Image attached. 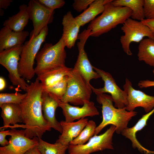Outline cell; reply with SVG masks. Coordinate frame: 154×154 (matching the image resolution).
<instances>
[{"instance_id": "25", "label": "cell", "mask_w": 154, "mask_h": 154, "mask_svg": "<svg viewBox=\"0 0 154 154\" xmlns=\"http://www.w3.org/2000/svg\"><path fill=\"white\" fill-rule=\"evenodd\" d=\"M137 57L139 60L154 67V39L149 38L143 39L138 47Z\"/></svg>"}, {"instance_id": "36", "label": "cell", "mask_w": 154, "mask_h": 154, "mask_svg": "<svg viewBox=\"0 0 154 154\" xmlns=\"http://www.w3.org/2000/svg\"><path fill=\"white\" fill-rule=\"evenodd\" d=\"M141 21L149 28L154 36V19H144Z\"/></svg>"}, {"instance_id": "23", "label": "cell", "mask_w": 154, "mask_h": 154, "mask_svg": "<svg viewBox=\"0 0 154 154\" xmlns=\"http://www.w3.org/2000/svg\"><path fill=\"white\" fill-rule=\"evenodd\" d=\"M73 68L66 66L54 68L37 76L43 89L51 86L68 75Z\"/></svg>"}, {"instance_id": "41", "label": "cell", "mask_w": 154, "mask_h": 154, "mask_svg": "<svg viewBox=\"0 0 154 154\" xmlns=\"http://www.w3.org/2000/svg\"><path fill=\"white\" fill-rule=\"evenodd\" d=\"M153 76H154V68L153 69Z\"/></svg>"}, {"instance_id": "16", "label": "cell", "mask_w": 154, "mask_h": 154, "mask_svg": "<svg viewBox=\"0 0 154 154\" xmlns=\"http://www.w3.org/2000/svg\"><path fill=\"white\" fill-rule=\"evenodd\" d=\"M42 99V109L44 119L51 128L62 133V129L60 123L55 116V112L59 107L60 100L43 90Z\"/></svg>"}, {"instance_id": "37", "label": "cell", "mask_w": 154, "mask_h": 154, "mask_svg": "<svg viewBox=\"0 0 154 154\" xmlns=\"http://www.w3.org/2000/svg\"><path fill=\"white\" fill-rule=\"evenodd\" d=\"M13 1L12 0H0V9H7Z\"/></svg>"}, {"instance_id": "32", "label": "cell", "mask_w": 154, "mask_h": 154, "mask_svg": "<svg viewBox=\"0 0 154 154\" xmlns=\"http://www.w3.org/2000/svg\"><path fill=\"white\" fill-rule=\"evenodd\" d=\"M146 19H154V0H144L143 6Z\"/></svg>"}, {"instance_id": "14", "label": "cell", "mask_w": 154, "mask_h": 154, "mask_svg": "<svg viewBox=\"0 0 154 154\" xmlns=\"http://www.w3.org/2000/svg\"><path fill=\"white\" fill-rule=\"evenodd\" d=\"M123 89L127 94V104L125 107L127 110L134 111L136 108L141 107L148 113L154 108V96L134 89L131 82L127 78Z\"/></svg>"}, {"instance_id": "17", "label": "cell", "mask_w": 154, "mask_h": 154, "mask_svg": "<svg viewBox=\"0 0 154 154\" xmlns=\"http://www.w3.org/2000/svg\"><path fill=\"white\" fill-rule=\"evenodd\" d=\"M87 118H83L76 122H60L62 131L56 142L69 146L70 142L76 137L85 127L88 122Z\"/></svg>"}, {"instance_id": "40", "label": "cell", "mask_w": 154, "mask_h": 154, "mask_svg": "<svg viewBox=\"0 0 154 154\" xmlns=\"http://www.w3.org/2000/svg\"><path fill=\"white\" fill-rule=\"evenodd\" d=\"M1 9V10L0 9V15L1 16H2L4 14V11L2 9Z\"/></svg>"}, {"instance_id": "24", "label": "cell", "mask_w": 154, "mask_h": 154, "mask_svg": "<svg viewBox=\"0 0 154 154\" xmlns=\"http://www.w3.org/2000/svg\"><path fill=\"white\" fill-rule=\"evenodd\" d=\"M27 8V5L25 4L20 5L18 12L5 20L3 23V26L15 31H23L29 19Z\"/></svg>"}, {"instance_id": "13", "label": "cell", "mask_w": 154, "mask_h": 154, "mask_svg": "<svg viewBox=\"0 0 154 154\" xmlns=\"http://www.w3.org/2000/svg\"><path fill=\"white\" fill-rule=\"evenodd\" d=\"M27 10L29 19L33 23V31L35 36L38 35L53 20L54 11L48 8L38 0H30L27 5Z\"/></svg>"}, {"instance_id": "15", "label": "cell", "mask_w": 154, "mask_h": 154, "mask_svg": "<svg viewBox=\"0 0 154 154\" xmlns=\"http://www.w3.org/2000/svg\"><path fill=\"white\" fill-rule=\"evenodd\" d=\"M59 107L62 110L65 121L68 122H72L75 120H79L86 117H93L99 114L94 102L92 101L86 102L82 107H80L72 106L68 103L63 102L60 100Z\"/></svg>"}, {"instance_id": "35", "label": "cell", "mask_w": 154, "mask_h": 154, "mask_svg": "<svg viewBox=\"0 0 154 154\" xmlns=\"http://www.w3.org/2000/svg\"><path fill=\"white\" fill-rule=\"evenodd\" d=\"M138 86L141 88L154 86V81L149 80H141L138 82Z\"/></svg>"}, {"instance_id": "6", "label": "cell", "mask_w": 154, "mask_h": 154, "mask_svg": "<svg viewBox=\"0 0 154 154\" xmlns=\"http://www.w3.org/2000/svg\"><path fill=\"white\" fill-rule=\"evenodd\" d=\"M68 76L66 91L60 101L75 105H83L90 101L92 86L73 68Z\"/></svg>"}, {"instance_id": "30", "label": "cell", "mask_w": 154, "mask_h": 154, "mask_svg": "<svg viewBox=\"0 0 154 154\" xmlns=\"http://www.w3.org/2000/svg\"><path fill=\"white\" fill-rule=\"evenodd\" d=\"M27 93L22 94L16 92L15 93H1L0 105L11 103L20 104L26 97Z\"/></svg>"}, {"instance_id": "31", "label": "cell", "mask_w": 154, "mask_h": 154, "mask_svg": "<svg viewBox=\"0 0 154 154\" xmlns=\"http://www.w3.org/2000/svg\"><path fill=\"white\" fill-rule=\"evenodd\" d=\"M38 1L49 9L54 11L62 7L65 2L63 0H38Z\"/></svg>"}, {"instance_id": "22", "label": "cell", "mask_w": 154, "mask_h": 154, "mask_svg": "<svg viewBox=\"0 0 154 154\" xmlns=\"http://www.w3.org/2000/svg\"><path fill=\"white\" fill-rule=\"evenodd\" d=\"M113 0H94L84 11L75 17L78 23L82 27L92 21L98 14L104 11L105 5Z\"/></svg>"}, {"instance_id": "2", "label": "cell", "mask_w": 154, "mask_h": 154, "mask_svg": "<svg viewBox=\"0 0 154 154\" xmlns=\"http://www.w3.org/2000/svg\"><path fill=\"white\" fill-rule=\"evenodd\" d=\"M96 96L97 102L102 105V120L96 127L94 135L98 134L104 128L110 124L116 127L117 133L120 134L128 127L129 121L136 115L137 112L128 111L126 107L122 108L115 107L110 95L104 93Z\"/></svg>"}, {"instance_id": "29", "label": "cell", "mask_w": 154, "mask_h": 154, "mask_svg": "<svg viewBox=\"0 0 154 154\" xmlns=\"http://www.w3.org/2000/svg\"><path fill=\"white\" fill-rule=\"evenodd\" d=\"M68 78V75L66 76L56 84L43 90L60 100L66 92Z\"/></svg>"}, {"instance_id": "3", "label": "cell", "mask_w": 154, "mask_h": 154, "mask_svg": "<svg viewBox=\"0 0 154 154\" xmlns=\"http://www.w3.org/2000/svg\"><path fill=\"white\" fill-rule=\"evenodd\" d=\"M111 2L105 5L102 14L88 25L87 29L90 30L91 36L98 37L107 33L131 17L132 12L130 9L115 6Z\"/></svg>"}, {"instance_id": "11", "label": "cell", "mask_w": 154, "mask_h": 154, "mask_svg": "<svg viewBox=\"0 0 154 154\" xmlns=\"http://www.w3.org/2000/svg\"><path fill=\"white\" fill-rule=\"evenodd\" d=\"M9 144L0 147V154H25L30 149L37 146L38 138H29L25 136L24 130H10Z\"/></svg>"}, {"instance_id": "9", "label": "cell", "mask_w": 154, "mask_h": 154, "mask_svg": "<svg viewBox=\"0 0 154 154\" xmlns=\"http://www.w3.org/2000/svg\"><path fill=\"white\" fill-rule=\"evenodd\" d=\"M116 127L111 125L104 133L94 135L88 142L81 145L70 144L68 148L69 154H90L106 149H114L112 138Z\"/></svg>"}, {"instance_id": "18", "label": "cell", "mask_w": 154, "mask_h": 154, "mask_svg": "<svg viewBox=\"0 0 154 154\" xmlns=\"http://www.w3.org/2000/svg\"><path fill=\"white\" fill-rule=\"evenodd\" d=\"M62 24L63 33L61 38L66 47L71 48L75 45L78 39L80 26L77 22L70 11H68L63 16Z\"/></svg>"}, {"instance_id": "10", "label": "cell", "mask_w": 154, "mask_h": 154, "mask_svg": "<svg viewBox=\"0 0 154 154\" xmlns=\"http://www.w3.org/2000/svg\"><path fill=\"white\" fill-rule=\"evenodd\" d=\"M93 68L104 81V86L102 88H95L92 86L93 92L96 95L109 93L112 98L115 107L118 108L125 107L127 104V94L117 85L112 75L108 72L94 66H93Z\"/></svg>"}, {"instance_id": "33", "label": "cell", "mask_w": 154, "mask_h": 154, "mask_svg": "<svg viewBox=\"0 0 154 154\" xmlns=\"http://www.w3.org/2000/svg\"><path fill=\"white\" fill-rule=\"evenodd\" d=\"M94 0H75L72 4L74 9L78 12L86 10Z\"/></svg>"}, {"instance_id": "21", "label": "cell", "mask_w": 154, "mask_h": 154, "mask_svg": "<svg viewBox=\"0 0 154 154\" xmlns=\"http://www.w3.org/2000/svg\"><path fill=\"white\" fill-rule=\"evenodd\" d=\"M1 116L3 120V125L0 130L9 127L10 124L15 125L18 123H23L21 111L19 104L7 103L0 105Z\"/></svg>"}, {"instance_id": "8", "label": "cell", "mask_w": 154, "mask_h": 154, "mask_svg": "<svg viewBox=\"0 0 154 154\" xmlns=\"http://www.w3.org/2000/svg\"><path fill=\"white\" fill-rule=\"evenodd\" d=\"M23 44L0 52V64L8 71L9 77L12 84L26 91L29 84L21 76L19 71V62Z\"/></svg>"}, {"instance_id": "26", "label": "cell", "mask_w": 154, "mask_h": 154, "mask_svg": "<svg viewBox=\"0 0 154 154\" xmlns=\"http://www.w3.org/2000/svg\"><path fill=\"white\" fill-rule=\"evenodd\" d=\"M144 2V0H113L111 3L115 6L126 7L129 8L132 12L131 19L141 21L145 18Z\"/></svg>"}, {"instance_id": "7", "label": "cell", "mask_w": 154, "mask_h": 154, "mask_svg": "<svg viewBox=\"0 0 154 154\" xmlns=\"http://www.w3.org/2000/svg\"><path fill=\"white\" fill-rule=\"evenodd\" d=\"M121 30L124 34L120 37V42L124 52L129 56L132 54L130 48L132 42H140L145 37L154 39V36L147 26L141 21L131 18L125 21Z\"/></svg>"}, {"instance_id": "39", "label": "cell", "mask_w": 154, "mask_h": 154, "mask_svg": "<svg viewBox=\"0 0 154 154\" xmlns=\"http://www.w3.org/2000/svg\"><path fill=\"white\" fill-rule=\"evenodd\" d=\"M6 86V81L3 78L0 77V90L1 91L3 90Z\"/></svg>"}, {"instance_id": "5", "label": "cell", "mask_w": 154, "mask_h": 154, "mask_svg": "<svg viewBox=\"0 0 154 154\" xmlns=\"http://www.w3.org/2000/svg\"><path fill=\"white\" fill-rule=\"evenodd\" d=\"M65 47L61 37L55 44L45 43L35 58V74L38 76L51 70L66 66Z\"/></svg>"}, {"instance_id": "27", "label": "cell", "mask_w": 154, "mask_h": 154, "mask_svg": "<svg viewBox=\"0 0 154 154\" xmlns=\"http://www.w3.org/2000/svg\"><path fill=\"white\" fill-rule=\"evenodd\" d=\"M69 146L55 142L51 144L38 138L37 147L42 154H65Z\"/></svg>"}, {"instance_id": "34", "label": "cell", "mask_w": 154, "mask_h": 154, "mask_svg": "<svg viewBox=\"0 0 154 154\" xmlns=\"http://www.w3.org/2000/svg\"><path fill=\"white\" fill-rule=\"evenodd\" d=\"M10 130H1L0 132V144L1 147L5 146L9 144V141L6 139V137L7 135H10Z\"/></svg>"}, {"instance_id": "38", "label": "cell", "mask_w": 154, "mask_h": 154, "mask_svg": "<svg viewBox=\"0 0 154 154\" xmlns=\"http://www.w3.org/2000/svg\"><path fill=\"white\" fill-rule=\"evenodd\" d=\"M25 154H42L38 150L37 146L33 147L27 151Z\"/></svg>"}, {"instance_id": "1", "label": "cell", "mask_w": 154, "mask_h": 154, "mask_svg": "<svg viewBox=\"0 0 154 154\" xmlns=\"http://www.w3.org/2000/svg\"><path fill=\"white\" fill-rule=\"evenodd\" d=\"M43 91L41 83L37 78L27 86V95L19 104L21 111L23 123L10 126L12 129L24 128L25 136L30 139L34 137L41 138L44 133L51 127L44 119L42 113V95Z\"/></svg>"}, {"instance_id": "28", "label": "cell", "mask_w": 154, "mask_h": 154, "mask_svg": "<svg viewBox=\"0 0 154 154\" xmlns=\"http://www.w3.org/2000/svg\"><path fill=\"white\" fill-rule=\"evenodd\" d=\"M96 125L92 120L88 121L86 125L80 134L70 144L81 145L84 144L94 135Z\"/></svg>"}, {"instance_id": "19", "label": "cell", "mask_w": 154, "mask_h": 154, "mask_svg": "<svg viewBox=\"0 0 154 154\" xmlns=\"http://www.w3.org/2000/svg\"><path fill=\"white\" fill-rule=\"evenodd\" d=\"M29 35L28 31H15L3 26L0 31V52L23 44Z\"/></svg>"}, {"instance_id": "20", "label": "cell", "mask_w": 154, "mask_h": 154, "mask_svg": "<svg viewBox=\"0 0 154 154\" xmlns=\"http://www.w3.org/2000/svg\"><path fill=\"white\" fill-rule=\"evenodd\" d=\"M154 113V108L150 112L143 115L134 126L131 127H127L121 133L122 135L131 141L133 148H137L140 152L145 154H154V151L149 150L142 146L137 140L136 134L147 125V120Z\"/></svg>"}, {"instance_id": "4", "label": "cell", "mask_w": 154, "mask_h": 154, "mask_svg": "<svg viewBox=\"0 0 154 154\" xmlns=\"http://www.w3.org/2000/svg\"><path fill=\"white\" fill-rule=\"evenodd\" d=\"M48 32V26L37 36L33 31L29 39L23 44L19 62V71L21 76L27 80L32 79L35 74L33 66L36 55L41 44L45 41Z\"/></svg>"}, {"instance_id": "12", "label": "cell", "mask_w": 154, "mask_h": 154, "mask_svg": "<svg viewBox=\"0 0 154 154\" xmlns=\"http://www.w3.org/2000/svg\"><path fill=\"white\" fill-rule=\"evenodd\" d=\"M91 35L90 30L87 29L78 36V39L80 40L77 43L78 55L73 68L78 71L89 84H90V81L91 80L101 78L100 75L94 70L93 66L90 62L84 49L86 42Z\"/></svg>"}]
</instances>
